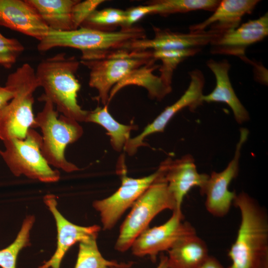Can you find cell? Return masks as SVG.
<instances>
[{"instance_id":"1","label":"cell","mask_w":268,"mask_h":268,"mask_svg":"<svg viewBox=\"0 0 268 268\" xmlns=\"http://www.w3.org/2000/svg\"><path fill=\"white\" fill-rule=\"evenodd\" d=\"M240 212L241 221L236 239L228 255L227 268L268 267V217L266 210L247 193L242 192L233 203Z\"/></svg>"},{"instance_id":"2","label":"cell","mask_w":268,"mask_h":268,"mask_svg":"<svg viewBox=\"0 0 268 268\" xmlns=\"http://www.w3.org/2000/svg\"><path fill=\"white\" fill-rule=\"evenodd\" d=\"M80 62L65 53L43 60L35 70L39 87L44 90L41 97L50 100L58 112L78 122H85L88 111L77 103L80 84L76 77Z\"/></svg>"},{"instance_id":"3","label":"cell","mask_w":268,"mask_h":268,"mask_svg":"<svg viewBox=\"0 0 268 268\" xmlns=\"http://www.w3.org/2000/svg\"><path fill=\"white\" fill-rule=\"evenodd\" d=\"M146 38L145 30L133 26L119 31H103L80 27L59 31L50 29L39 41L37 49L46 52L56 47L76 49L82 53L81 61L96 60L124 50L132 41Z\"/></svg>"},{"instance_id":"4","label":"cell","mask_w":268,"mask_h":268,"mask_svg":"<svg viewBox=\"0 0 268 268\" xmlns=\"http://www.w3.org/2000/svg\"><path fill=\"white\" fill-rule=\"evenodd\" d=\"M5 86L14 96L0 114V139H23L30 129L36 128L33 94L39 86L35 70L29 64H24L8 75Z\"/></svg>"},{"instance_id":"5","label":"cell","mask_w":268,"mask_h":268,"mask_svg":"<svg viewBox=\"0 0 268 268\" xmlns=\"http://www.w3.org/2000/svg\"><path fill=\"white\" fill-rule=\"evenodd\" d=\"M39 99L44 105L35 117V122L36 128H39L42 133V155L49 165L65 172L78 170L75 164L66 159L65 151L68 144L82 136V127L74 119L63 115L58 117V112L50 100L42 97Z\"/></svg>"},{"instance_id":"6","label":"cell","mask_w":268,"mask_h":268,"mask_svg":"<svg viewBox=\"0 0 268 268\" xmlns=\"http://www.w3.org/2000/svg\"><path fill=\"white\" fill-rule=\"evenodd\" d=\"M166 209L173 211L178 209L166 183L159 173L156 180L133 205L121 224L115 245V250L124 252L130 249L136 238L148 227L152 220Z\"/></svg>"},{"instance_id":"7","label":"cell","mask_w":268,"mask_h":268,"mask_svg":"<svg viewBox=\"0 0 268 268\" xmlns=\"http://www.w3.org/2000/svg\"><path fill=\"white\" fill-rule=\"evenodd\" d=\"M42 141V135L33 129L28 130L23 139L3 141L5 150H0V155L14 175H23L47 183L60 179L59 171L52 169L41 154Z\"/></svg>"},{"instance_id":"8","label":"cell","mask_w":268,"mask_h":268,"mask_svg":"<svg viewBox=\"0 0 268 268\" xmlns=\"http://www.w3.org/2000/svg\"><path fill=\"white\" fill-rule=\"evenodd\" d=\"M153 59L152 51H119L103 58L80 63L90 70L89 86L97 91L98 100L108 105L113 87L132 71Z\"/></svg>"},{"instance_id":"9","label":"cell","mask_w":268,"mask_h":268,"mask_svg":"<svg viewBox=\"0 0 268 268\" xmlns=\"http://www.w3.org/2000/svg\"><path fill=\"white\" fill-rule=\"evenodd\" d=\"M172 211L164 223L148 227L136 238L130 248L134 256H148L155 262L158 254L168 251L183 238L197 234L191 223L184 220L181 209Z\"/></svg>"},{"instance_id":"10","label":"cell","mask_w":268,"mask_h":268,"mask_svg":"<svg viewBox=\"0 0 268 268\" xmlns=\"http://www.w3.org/2000/svg\"><path fill=\"white\" fill-rule=\"evenodd\" d=\"M119 172L122 180L119 188L110 196L93 202V207L100 214L104 230L112 229L159 175L158 169L152 174L139 178L128 177L123 167Z\"/></svg>"},{"instance_id":"11","label":"cell","mask_w":268,"mask_h":268,"mask_svg":"<svg viewBox=\"0 0 268 268\" xmlns=\"http://www.w3.org/2000/svg\"><path fill=\"white\" fill-rule=\"evenodd\" d=\"M240 132L232 159L222 171H213L209 175L205 185L200 191L201 194L205 196L207 211L215 217H223L229 212L237 195L235 191L229 190V186L238 175L241 149L249 134L245 128H241Z\"/></svg>"},{"instance_id":"12","label":"cell","mask_w":268,"mask_h":268,"mask_svg":"<svg viewBox=\"0 0 268 268\" xmlns=\"http://www.w3.org/2000/svg\"><path fill=\"white\" fill-rule=\"evenodd\" d=\"M189 75V85L181 97L174 103L167 106L140 134L130 138L127 142L124 149L129 155L135 154L138 148L143 145V140L147 136L163 132L168 123L178 112L186 107L190 110H195L202 104L205 82L203 74L201 70L196 69L190 72Z\"/></svg>"},{"instance_id":"13","label":"cell","mask_w":268,"mask_h":268,"mask_svg":"<svg viewBox=\"0 0 268 268\" xmlns=\"http://www.w3.org/2000/svg\"><path fill=\"white\" fill-rule=\"evenodd\" d=\"M154 33L152 39L133 40L125 49L127 52L144 51L184 50L201 48L210 44L221 32L209 29L202 31H190L187 33L173 32L153 26Z\"/></svg>"},{"instance_id":"14","label":"cell","mask_w":268,"mask_h":268,"mask_svg":"<svg viewBox=\"0 0 268 268\" xmlns=\"http://www.w3.org/2000/svg\"><path fill=\"white\" fill-rule=\"evenodd\" d=\"M158 170L178 209H181L184 199L191 189L197 187L202 190L209 177L198 171L195 160L190 154L175 160L168 158L161 163Z\"/></svg>"},{"instance_id":"15","label":"cell","mask_w":268,"mask_h":268,"mask_svg":"<svg viewBox=\"0 0 268 268\" xmlns=\"http://www.w3.org/2000/svg\"><path fill=\"white\" fill-rule=\"evenodd\" d=\"M268 35V12L250 20L238 27L221 33L210 44V52L244 58L250 45L263 40Z\"/></svg>"},{"instance_id":"16","label":"cell","mask_w":268,"mask_h":268,"mask_svg":"<svg viewBox=\"0 0 268 268\" xmlns=\"http://www.w3.org/2000/svg\"><path fill=\"white\" fill-rule=\"evenodd\" d=\"M44 201L56 221L57 244L53 255L38 268H60L64 256L72 246L90 237L98 235L101 227L97 225L79 226L68 221L58 210L57 201L54 195H46Z\"/></svg>"},{"instance_id":"17","label":"cell","mask_w":268,"mask_h":268,"mask_svg":"<svg viewBox=\"0 0 268 268\" xmlns=\"http://www.w3.org/2000/svg\"><path fill=\"white\" fill-rule=\"evenodd\" d=\"M0 26L39 41L50 30L26 0H0Z\"/></svg>"},{"instance_id":"18","label":"cell","mask_w":268,"mask_h":268,"mask_svg":"<svg viewBox=\"0 0 268 268\" xmlns=\"http://www.w3.org/2000/svg\"><path fill=\"white\" fill-rule=\"evenodd\" d=\"M206 65L215 76L216 85L212 92L203 95L202 102L225 103L232 110L238 123L248 121L250 119L249 113L237 96L229 77L230 65L228 61L210 59L207 61Z\"/></svg>"},{"instance_id":"19","label":"cell","mask_w":268,"mask_h":268,"mask_svg":"<svg viewBox=\"0 0 268 268\" xmlns=\"http://www.w3.org/2000/svg\"><path fill=\"white\" fill-rule=\"evenodd\" d=\"M259 0H220L213 13L203 21L191 25L190 31H202L207 28L224 32L238 27L242 17L250 14Z\"/></svg>"},{"instance_id":"20","label":"cell","mask_w":268,"mask_h":268,"mask_svg":"<svg viewBox=\"0 0 268 268\" xmlns=\"http://www.w3.org/2000/svg\"><path fill=\"white\" fill-rule=\"evenodd\" d=\"M155 60L152 59L148 63L132 71L111 89L109 103L116 94L122 88L129 85H137L145 88L149 97L152 99L161 100L172 91V87L167 85L159 76L153 71L159 67L155 64Z\"/></svg>"},{"instance_id":"21","label":"cell","mask_w":268,"mask_h":268,"mask_svg":"<svg viewBox=\"0 0 268 268\" xmlns=\"http://www.w3.org/2000/svg\"><path fill=\"white\" fill-rule=\"evenodd\" d=\"M51 30H74L72 11L78 0H26Z\"/></svg>"},{"instance_id":"22","label":"cell","mask_w":268,"mask_h":268,"mask_svg":"<svg viewBox=\"0 0 268 268\" xmlns=\"http://www.w3.org/2000/svg\"><path fill=\"white\" fill-rule=\"evenodd\" d=\"M168 252V268H199L209 256L206 243L197 234L181 240Z\"/></svg>"},{"instance_id":"23","label":"cell","mask_w":268,"mask_h":268,"mask_svg":"<svg viewBox=\"0 0 268 268\" xmlns=\"http://www.w3.org/2000/svg\"><path fill=\"white\" fill-rule=\"evenodd\" d=\"M85 122L94 123L103 127L110 136L112 147L117 151L124 149L126 143L131 138V131L137 128L136 125H123L115 120L109 112L107 105L88 111Z\"/></svg>"},{"instance_id":"24","label":"cell","mask_w":268,"mask_h":268,"mask_svg":"<svg viewBox=\"0 0 268 268\" xmlns=\"http://www.w3.org/2000/svg\"><path fill=\"white\" fill-rule=\"evenodd\" d=\"M92 236L79 243V250L74 268H131L133 262L109 260L101 254L96 239Z\"/></svg>"},{"instance_id":"25","label":"cell","mask_w":268,"mask_h":268,"mask_svg":"<svg viewBox=\"0 0 268 268\" xmlns=\"http://www.w3.org/2000/svg\"><path fill=\"white\" fill-rule=\"evenodd\" d=\"M201 48H192L184 50H170L152 51V56L156 61L160 60L159 66L160 77L168 86L171 87L172 76L178 65L186 59L199 53Z\"/></svg>"},{"instance_id":"26","label":"cell","mask_w":268,"mask_h":268,"mask_svg":"<svg viewBox=\"0 0 268 268\" xmlns=\"http://www.w3.org/2000/svg\"><path fill=\"white\" fill-rule=\"evenodd\" d=\"M34 222L33 215L27 216L24 220L14 241L6 248L0 250V267L16 268L20 251L30 245V232Z\"/></svg>"},{"instance_id":"27","label":"cell","mask_w":268,"mask_h":268,"mask_svg":"<svg viewBox=\"0 0 268 268\" xmlns=\"http://www.w3.org/2000/svg\"><path fill=\"white\" fill-rule=\"evenodd\" d=\"M218 0H156L150 1L157 7L155 14L167 15L198 10L214 11Z\"/></svg>"},{"instance_id":"28","label":"cell","mask_w":268,"mask_h":268,"mask_svg":"<svg viewBox=\"0 0 268 268\" xmlns=\"http://www.w3.org/2000/svg\"><path fill=\"white\" fill-rule=\"evenodd\" d=\"M126 19V11L108 8L95 10L80 27L103 31H114L118 26H122Z\"/></svg>"},{"instance_id":"29","label":"cell","mask_w":268,"mask_h":268,"mask_svg":"<svg viewBox=\"0 0 268 268\" xmlns=\"http://www.w3.org/2000/svg\"><path fill=\"white\" fill-rule=\"evenodd\" d=\"M24 50L23 45L17 39L7 38L0 33V66L11 68Z\"/></svg>"},{"instance_id":"30","label":"cell","mask_w":268,"mask_h":268,"mask_svg":"<svg viewBox=\"0 0 268 268\" xmlns=\"http://www.w3.org/2000/svg\"><path fill=\"white\" fill-rule=\"evenodd\" d=\"M104 1L103 0H78L74 5L72 11L74 29L79 28L90 14L97 10L98 6Z\"/></svg>"},{"instance_id":"31","label":"cell","mask_w":268,"mask_h":268,"mask_svg":"<svg viewBox=\"0 0 268 268\" xmlns=\"http://www.w3.org/2000/svg\"><path fill=\"white\" fill-rule=\"evenodd\" d=\"M146 5L134 7L126 11V19L121 28H128L134 26L136 22L150 14H155L156 6L151 2Z\"/></svg>"},{"instance_id":"32","label":"cell","mask_w":268,"mask_h":268,"mask_svg":"<svg viewBox=\"0 0 268 268\" xmlns=\"http://www.w3.org/2000/svg\"><path fill=\"white\" fill-rule=\"evenodd\" d=\"M14 96L13 92L6 86L0 85V114Z\"/></svg>"},{"instance_id":"33","label":"cell","mask_w":268,"mask_h":268,"mask_svg":"<svg viewBox=\"0 0 268 268\" xmlns=\"http://www.w3.org/2000/svg\"><path fill=\"white\" fill-rule=\"evenodd\" d=\"M199 268H225L214 257L209 255Z\"/></svg>"},{"instance_id":"34","label":"cell","mask_w":268,"mask_h":268,"mask_svg":"<svg viewBox=\"0 0 268 268\" xmlns=\"http://www.w3.org/2000/svg\"><path fill=\"white\" fill-rule=\"evenodd\" d=\"M156 268H168L167 256L161 255L159 264Z\"/></svg>"},{"instance_id":"35","label":"cell","mask_w":268,"mask_h":268,"mask_svg":"<svg viewBox=\"0 0 268 268\" xmlns=\"http://www.w3.org/2000/svg\"><path fill=\"white\" fill-rule=\"evenodd\" d=\"M268 268V267H264V268Z\"/></svg>"}]
</instances>
